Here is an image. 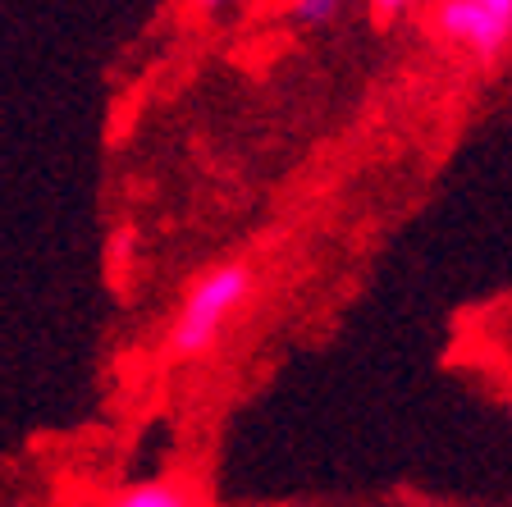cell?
<instances>
[{"label":"cell","mask_w":512,"mask_h":507,"mask_svg":"<svg viewBox=\"0 0 512 507\" xmlns=\"http://www.w3.org/2000/svg\"><path fill=\"white\" fill-rule=\"evenodd\" d=\"M247 293H252V270H247L243 261L206 270V275L188 288L179 316H174V325H170V338H165L174 357H202V352H211L215 343H220L224 325L234 320V311L247 302Z\"/></svg>","instance_id":"1"},{"label":"cell","mask_w":512,"mask_h":507,"mask_svg":"<svg viewBox=\"0 0 512 507\" xmlns=\"http://www.w3.org/2000/svg\"><path fill=\"white\" fill-rule=\"evenodd\" d=\"M430 23L448 46L494 60L512 46V0H435Z\"/></svg>","instance_id":"2"},{"label":"cell","mask_w":512,"mask_h":507,"mask_svg":"<svg viewBox=\"0 0 512 507\" xmlns=\"http://www.w3.org/2000/svg\"><path fill=\"white\" fill-rule=\"evenodd\" d=\"M119 507H188L192 494L179 485H170V480H147V485L138 489H124V494H115Z\"/></svg>","instance_id":"3"},{"label":"cell","mask_w":512,"mask_h":507,"mask_svg":"<svg viewBox=\"0 0 512 507\" xmlns=\"http://www.w3.org/2000/svg\"><path fill=\"white\" fill-rule=\"evenodd\" d=\"M339 14V0H288V19L298 28H325Z\"/></svg>","instance_id":"4"},{"label":"cell","mask_w":512,"mask_h":507,"mask_svg":"<svg viewBox=\"0 0 512 507\" xmlns=\"http://www.w3.org/2000/svg\"><path fill=\"white\" fill-rule=\"evenodd\" d=\"M192 10H197V14H206V19H215V14H224V10H229V0H192Z\"/></svg>","instance_id":"5"},{"label":"cell","mask_w":512,"mask_h":507,"mask_svg":"<svg viewBox=\"0 0 512 507\" xmlns=\"http://www.w3.org/2000/svg\"><path fill=\"white\" fill-rule=\"evenodd\" d=\"M371 5L384 14V19H389V14H398V10H403V5H412V0H371Z\"/></svg>","instance_id":"6"}]
</instances>
